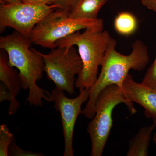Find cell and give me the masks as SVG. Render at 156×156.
Segmentation results:
<instances>
[{
	"mask_svg": "<svg viewBox=\"0 0 156 156\" xmlns=\"http://www.w3.org/2000/svg\"><path fill=\"white\" fill-rule=\"evenodd\" d=\"M32 43L29 38L15 30L0 38V48L8 54L9 64L19 70L22 89L29 90L26 102L34 106H41L42 99L53 101L51 93L37 86L44 72V61L40 52L30 48Z\"/></svg>",
	"mask_w": 156,
	"mask_h": 156,
	"instance_id": "1",
	"label": "cell"
},
{
	"mask_svg": "<svg viewBox=\"0 0 156 156\" xmlns=\"http://www.w3.org/2000/svg\"><path fill=\"white\" fill-rule=\"evenodd\" d=\"M116 45L115 40L107 50L100 74L90 89L89 100L82 111L87 119H92L95 116V103L104 89L112 85H117L122 89L123 82L130 70L141 71L149 62L147 47L140 40H137L133 43L132 51L128 55L116 51Z\"/></svg>",
	"mask_w": 156,
	"mask_h": 156,
	"instance_id": "2",
	"label": "cell"
},
{
	"mask_svg": "<svg viewBox=\"0 0 156 156\" xmlns=\"http://www.w3.org/2000/svg\"><path fill=\"white\" fill-rule=\"evenodd\" d=\"M114 40L108 31L88 29L83 33L78 31L56 42L57 47H78L83 66L75 85L80 91L93 87L98 78V67L103 63L107 50Z\"/></svg>",
	"mask_w": 156,
	"mask_h": 156,
	"instance_id": "3",
	"label": "cell"
},
{
	"mask_svg": "<svg viewBox=\"0 0 156 156\" xmlns=\"http://www.w3.org/2000/svg\"><path fill=\"white\" fill-rule=\"evenodd\" d=\"M70 11L58 8L49 13L34 27L29 36L32 44L49 49L57 48L58 40L82 29L103 30V20L73 18Z\"/></svg>",
	"mask_w": 156,
	"mask_h": 156,
	"instance_id": "4",
	"label": "cell"
},
{
	"mask_svg": "<svg viewBox=\"0 0 156 156\" xmlns=\"http://www.w3.org/2000/svg\"><path fill=\"white\" fill-rule=\"evenodd\" d=\"M124 103L131 114L137 111L132 102L126 98L119 86H108L101 92L95 105V115L89 122L87 131L91 140V156H101L113 126L112 113L118 105Z\"/></svg>",
	"mask_w": 156,
	"mask_h": 156,
	"instance_id": "5",
	"label": "cell"
},
{
	"mask_svg": "<svg viewBox=\"0 0 156 156\" xmlns=\"http://www.w3.org/2000/svg\"><path fill=\"white\" fill-rule=\"evenodd\" d=\"M44 61V72L56 88L70 95L74 93L75 76L82 71L83 64L74 46L58 47L47 54L40 52Z\"/></svg>",
	"mask_w": 156,
	"mask_h": 156,
	"instance_id": "6",
	"label": "cell"
},
{
	"mask_svg": "<svg viewBox=\"0 0 156 156\" xmlns=\"http://www.w3.org/2000/svg\"><path fill=\"white\" fill-rule=\"evenodd\" d=\"M60 8L57 4L36 5L21 3H2L0 5L1 33L11 27L29 38L33 29L49 13Z\"/></svg>",
	"mask_w": 156,
	"mask_h": 156,
	"instance_id": "7",
	"label": "cell"
},
{
	"mask_svg": "<svg viewBox=\"0 0 156 156\" xmlns=\"http://www.w3.org/2000/svg\"><path fill=\"white\" fill-rule=\"evenodd\" d=\"M90 89L80 91V95L74 98H68L63 90L53 89L51 92L54 108L59 112L64 139V156H73V147L74 129L78 116L82 114V106L89 100Z\"/></svg>",
	"mask_w": 156,
	"mask_h": 156,
	"instance_id": "8",
	"label": "cell"
},
{
	"mask_svg": "<svg viewBox=\"0 0 156 156\" xmlns=\"http://www.w3.org/2000/svg\"><path fill=\"white\" fill-rule=\"evenodd\" d=\"M122 89L126 98L142 106L145 117L152 119L156 124V91L136 83L129 73L123 82Z\"/></svg>",
	"mask_w": 156,
	"mask_h": 156,
	"instance_id": "9",
	"label": "cell"
},
{
	"mask_svg": "<svg viewBox=\"0 0 156 156\" xmlns=\"http://www.w3.org/2000/svg\"><path fill=\"white\" fill-rule=\"evenodd\" d=\"M0 81L5 84L11 93L12 100L9 105L8 112L14 115L19 108L20 103L16 99L22 88L19 73L10 66L8 54L5 50L0 53Z\"/></svg>",
	"mask_w": 156,
	"mask_h": 156,
	"instance_id": "10",
	"label": "cell"
},
{
	"mask_svg": "<svg viewBox=\"0 0 156 156\" xmlns=\"http://www.w3.org/2000/svg\"><path fill=\"white\" fill-rule=\"evenodd\" d=\"M156 124L142 127L137 134L129 141L127 156H147L151 135Z\"/></svg>",
	"mask_w": 156,
	"mask_h": 156,
	"instance_id": "11",
	"label": "cell"
},
{
	"mask_svg": "<svg viewBox=\"0 0 156 156\" xmlns=\"http://www.w3.org/2000/svg\"><path fill=\"white\" fill-rule=\"evenodd\" d=\"M108 0H80L70 11V17L89 20L98 19V14Z\"/></svg>",
	"mask_w": 156,
	"mask_h": 156,
	"instance_id": "12",
	"label": "cell"
},
{
	"mask_svg": "<svg viewBox=\"0 0 156 156\" xmlns=\"http://www.w3.org/2000/svg\"><path fill=\"white\" fill-rule=\"evenodd\" d=\"M114 27L117 33L124 36H129L135 32L137 27L136 17L131 13H119L114 20Z\"/></svg>",
	"mask_w": 156,
	"mask_h": 156,
	"instance_id": "13",
	"label": "cell"
},
{
	"mask_svg": "<svg viewBox=\"0 0 156 156\" xmlns=\"http://www.w3.org/2000/svg\"><path fill=\"white\" fill-rule=\"evenodd\" d=\"M15 140L14 135L5 124L0 126V156H8L9 147L11 143Z\"/></svg>",
	"mask_w": 156,
	"mask_h": 156,
	"instance_id": "14",
	"label": "cell"
},
{
	"mask_svg": "<svg viewBox=\"0 0 156 156\" xmlns=\"http://www.w3.org/2000/svg\"><path fill=\"white\" fill-rule=\"evenodd\" d=\"M141 83L156 91V55L154 61L146 73Z\"/></svg>",
	"mask_w": 156,
	"mask_h": 156,
	"instance_id": "15",
	"label": "cell"
},
{
	"mask_svg": "<svg viewBox=\"0 0 156 156\" xmlns=\"http://www.w3.org/2000/svg\"><path fill=\"white\" fill-rule=\"evenodd\" d=\"M9 156H44L43 154L24 150L20 148L16 143L15 140L10 144L9 150Z\"/></svg>",
	"mask_w": 156,
	"mask_h": 156,
	"instance_id": "16",
	"label": "cell"
},
{
	"mask_svg": "<svg viewBox=\"0 0 156 156\" xmlns=\"http://www.w3.org/2000/svg\"><path fill=\"white\" fill-rule=\"evenodd\" d=\"M80 0H57L56 4L60 6V9H67L70 11Z\"/></svg>",
	"mask_w": 156,
	"mask_h": 156,
	"instance_id": "17",
	"label": "cell"
},
{
	"mask_svg": "<svg viewBox=\"0 0 156 156\" xmlns=\"http://www.w3.org/2000/svg\"><path fill=\"white\" fill-rule=\"evenodd\" d=\"M12 100L11 93L5 85L3 83L0 84V102L4 101H9L10 102Z\"/></svg>",
	"mask_w": 156,
	"mask_h": 156,
	"instance_id": "18",
	"label": "cell"
},
{
	"mask_svg": "<svg viewBox=\"0 0 156 156\" xmlns=\"http://www.w3.org/2000/svg\"><path fill=\"white\" fill-rule=\"evenodd\" d=\"M57 0H21L22 2L36 5H52L56 4Z\"/></svg>",
	"mask_w": 156,
	"mask_h": 156,
	"instance_id": "19",
	"label": "cell"
},
{
	"mask_svg": "<svg viewBox=\"0 0 156 156\" xmlns=\"http://www.w3.org/2000/svg\"><path fill=\"white\" fill-rule=\"evenodd\" d=\"M142 5L156 13V0H141Z\"/></svg>",
	"mask_w": 156,
	"mask_h": 156,
	"instance_id": "20",
	"label": "cell"
},
{
	"mask_svg": "<svg viewBox=\"0 0 156 156\" xmlns=\"http://www.w3.org/2000/svg\"><path fill=\"white\" fill-rule=\"evenodd\" d=\"M1 2L9 4H19L22 2L21 0H1Z\"/></svg>",
	"mask_w": 156,
	"mask_h": 156,
	"instance_id": "21",
	"label": "cell"
},
{
	"mask_svg": "<svg viewBox=\"0 0 156 156\" xmlns=\"http://www.w3.org/2000/svg\"><path fill=\"white\" fill-rule=\"evenodd\" d=\"M153 140L154 142V143L155 144H156V132L154 135L153 137Z\"/></svg>",
	"mask_w": 156,
	"mask_h": 156,
	"instance_id": "22",
	"label": "cell"
}]
</instances>
